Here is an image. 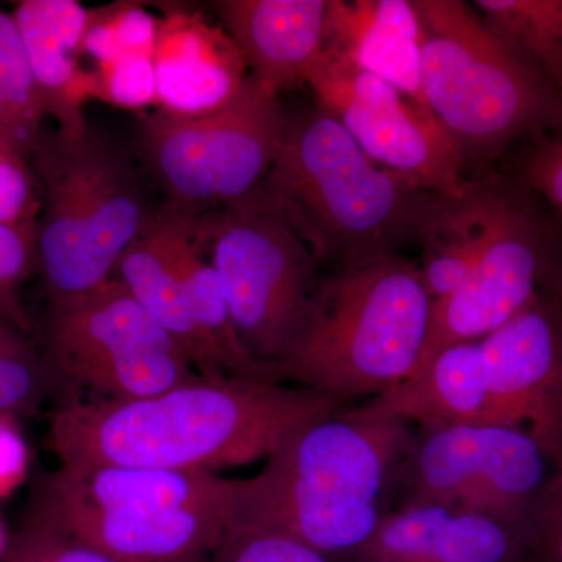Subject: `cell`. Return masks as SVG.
<instances>
[{"instance_id":"cell-1","label":"cell","mask_w":562,"mask_h":562,"mask_svg":"<svg viewBox=\"0 0 562 562\" xmlns=\"http://www.w3.org/2000/svg\"><path fill=\"white\" fill-rule=\"evenodd\" d=\"M308 387L203 376L154 397H65L50 422L60 464L210 472L271 458L306 425L344 408Z\"/></svg>"},{"instance_id":"cell-2","label":"cell","mask_w":562,"mask_h":562,"mask_svg":"<svg viewBox=\"0 0 562 562\" xmlns=\"http://www.w3.org/2000/svg\"><path fill=\"white\" fill-rule=\"evenodd\" d=\"M408 422L362 402L306 425L243 480L233 524L280 532L317 552L350 558L391 509Z\"/></svg>"},{"instance_id":"cell-3","label":"cell","mask_w":562,"mask_h":562,"mask_svg":"<svg viewBox=\"0 0 562 562\" xmlns=\"http://www.w3.org/2000/svg\"><path fill=\"white\" fill-rule=\"evenodd\" d=\"M241 487L210 472L60 464L33 483L22 522L113 562H211Z\"/></svg>"},{"instance_id":"cell-4","label":"cell","mask_w":562,"mask_h":562,"mask_svg":"<svg viewBox=\"0 0 562 562\" xmlns=\"http://www.w3.org/2000/svg\"><path fill=\"white\" fill-rule=\"evenodd\" d=\"M424 191L314 106L286 116L271 171L244 201L283 217L319 265H341L416 244Z\"/></svg>"},{"instance_id":"cell-5","label":"cell","mask_w":562,"mask_h":562,"mask_svg":"<svg viewBox=\"0 0 562 562\" xmlns=\"http://www.w3.org/2000/svg\"><path fill=\"white\" fill-rule=\"evenodd\" d=\"M431 306L419 265L401 254L341 262L322 280L312 321L272 380L344 405L376 397L416 369Z\"/></svg>"},{"instance_id":"cell-6","label":"cell","mask_w":562,"mask_h":562,"mask_svg":"<svg viewBox=\"0 0 562 562\" xmlns=\"http://www.w3.org/2000/svg\"><path fill=\"white\" fill-rule=\"evenodd\" d=\"M419 21L422 90L482 179L514 144L562 133V94L497 35L472 2L412 0Z\"/></svg>"},{"instance_id":"cell-7","label":"cell","mask_w":562,"mask_h":562,"mask_svg":"<svg viewBox=\"0 0 562 562\" xmlns=\"http://www.w3.org/2000/svg\"><path fill=\"white\" fill-rule=\"evenodd\" d=\"M31 165L43 194L40 272L55 305L113 279L154 213L132 155L91 125L81 135L41 128Z\"/></svg>"},{"instance_id":"cell-8","label":"cell","mask_w":562,"mask_h":562,"mask_svg":"<svg viewBox=\"0 0 562 562\" xmlns=\"http://www.w3.org/2000/svg\"><path fill=\"white\" fill-rule=\"evenodd\" d=\"M198 228L239 338L271 373L312 321L324 280L319 261L283 217L244 199L199 214Z\"/></svg>"},{"instance_id":"cell-9","label":"cell","mask_w":562,"mask_h":562,"mask_svg":"<svg viewBox=\"0 0 562 562\" xmlns=\"http://www.w3.org/2000/svg\"><path fill=\"white\" fill-rule=\"evenodd\" d=\"M557 472L525 428L419 425L394 473L391 508L449 506L531 530Z\"/></svg>"},{"instance_id":"cell-10","label":"cell","mask_w":562,"mask_h":562,"mask_svg":"<svg viewBox=\"0 0 562 562\" xmlns=\"http://www.w3.org/2000/svg\"><path fill=\"white\" fill-rule=\"evenodd\" d=\"M286 114L268 88L246 77L231 102L203 114L160 110L139 124V150L169 205L243 201L271 171Z\"/></svg>"},{"instance_id":"cell-11","label":"cell","mask_w":562,"mask_h":562,"mask_svg":"<svg viewBox=\"0 0 562 562\" xmlns=\"http://www.w3.org/2000/svg\"><path fill=\"white\" fill-rule=\"evenodd\" d=\"M44 355L66 397L85 391L99 401H138L201 375L116 279L49 305Z\"/></svg>"},{"instance_id":"cell-12","label":"cell","mask_w":562,"mask_h":562,"mask_svg":"<svg viewBox=\"0 0 562 562\" xmlns=\"http://www.w3.org/2000/svg\"><path fill=\"white\" fill-rule=\"evenodd\" d=\"M306 85L317 109L346 128L373 161L422 190L462 198L469 181L460 151L428 106L379 77L321 54Z\"/></svg>"},{"instance_id":"cell-13","label":"cell","mask_w":562,"mask_h":562,"mask_svg":"<svg viewBox=\"0 0 562 562\" xmlns=\"http://www.w3.org/2000/svg\"><path fill=\"white\" fill-rule=\"evenodd\" d=\"M558 244L528 191L514 181L512 198L471 277L449 297L432 302L416 369L446 347L486 338L524 312L538 297Z\"/></svg>"},{"instance_id":"cell-14","label":"cell","mask_w":562,"mask_h":562,"mask_svg":"<svg viewBox=\"0 0 562 562\" xmlns=\"http://www.w3.org/2000/svg\"><path fill=\"white\" fill-rule=\"evenodd\" d=\"M503 420L525 428L562 461V331L541 292L503 327L479 339Z\"/></svg>"},{"instance_id":"cell-15","label":"cell","mask_w":562,"mask_h":562,"mask_svg":"<svg viewBox=\"0 0 562 562\" xmlns=\"http://www.w3.org/2000/svg\"><path fill=\"white\" fill-rule=\"evenodd\" d=\"M530 528L439 505L394 506L349 562H525Z\"/></svg>"},{"instance_id":"cell-16","label":"cell","mask_w":562,"mask_h":562,"mask_svg":"<svg viewBox=\"0 0 562 562\" xmlns=\"http://www.w3.org/2000/svg\"><path fill=\"white\" fill-rule=\"evenodd\" d=\"M11 14L27 52L44 116L57 122L58 131L81 135L90 127L87 102L106 99L99 72H88L80 65L91 10L76 0H22Z\"/></svg>"},{"instance_id":"cell-17","label":"cell","mask_w":562,"mask_h":562,"mask_svg":"<svg viewBox=\"0 0 562 562\" xmlns=\"http://www.w3.org/2000/svg\"><path fill=\"white\" fill-rule=\"evenodd\" d=\"M213 7L262 87L280 95L306 83L324 50L328 0H222Z\"/></svg>"},{"instance_id":"cell-18","label":"cell","mask_w":562,"mask_h":562,"mask_svg":"<svg viewBox=\"0 0 562 562\" xmlns=\"http://www.w3.org/2000/svg\"><path fill=\"white\" fill-rule=\"evenodd\" d=\"M514 180L495 172L469 180L462 198L422 192L416 217V244L422 247V280L432 302L449 297L482 260Z\"/></svg>"},{"instance_id":"cell-19","label":"cell","mask_w":562,"mask_h":562,"mask_svg":"<svg viewBox=\"0 0 562 562\" xmlns=\"http://www.w3.org/2000/svg\"><path fill=\"white\" fill-rule=\"evenodd\" d=\"M154 69L162 110L191 116L231 102L247 77L241 52L224 29L173 9L158 25Z\"/></svg>"},{"instance_id":"cell-20","label":"cell","mask_w":562,"mask_h":562,"mask_svg":"<svg viewBox=\"0 0 562 562\" xmlns=\"http://www.w3.org/2000/svg\"><path fill=\"white\" fill-rule=\"evenodd\" d=\"M322 54L379 77L428 106L419 21L412 0H328Z\"/></svg>"},{"instance_id":"cell-21","label":"cell","mask_w":562,"mask_h":562,"mask_svg":"<svg viewBox=\"0 0 562 562\" xmlns=\"http://www.w3.org/2000/svg\"><path fill=\"white\" fill-rule=\"evenodd\" d=\"M366 403L417 427L506 425L487 382L479 341L439 350L408 379Z\"/></svg>"},{"instance_id":"cell-22","label":"cell","mask_w":562,"mask_h":562,"mask_svg":"<svg viewBox=\"0 0 562 562\" xmlns=\"http://www.w3.org/2000/svg\"><path fill=\"white\" fill-rule=\"evenodd\" d=\"M168 233L188 314L216 375L271 379L268 369L251 357L233 322L220 276L205 260L194 211L166 205L158 211Z\"/></svg>"},{"instance_id":"cell-23","label":"cell","mask_w":562,"mask_h":562,"mask_svg":"<svg viewBox=\"0 0 562 562\" xmlns=\"http://www.w3.org/2000/svg\"><path fill=\"white\" fill-rule=\"evenodd\" d=\"M113 279L120 280L139 305L179 342L201 375L220 376L211 368L209 355L192 327L168 233L158 211L143 235L117 261Z\"/></svg>"},{"instance_id":"cell-24","label":"cell","mask_w":562,"mask_h":562,"mask_svg":"<svg viewBox=\"0 0 562 562\" xmlns=\"http://www.w3.org/2000/svg\"><path fill=\"white\" fill-rule=\"evenodd\" d=\"M487 25L562 94V0H475Z\"/></svg>"},{"instance_id":"cell-25","label":"cell","mask_w":562,"mask_h":562,"mask_svg":"<svg viewBox=\"0 0 562 562\" xmlns=\"http://www.w3.org/2000/svg\"><path fill=\"white\" fill-rule=\"evenodd\" d=\"M61 386L31 333L0 319V420L40 413Z\"/></svg>"},{"instance_id":"cell-26","label":"cell","mask_w":562,"mask_h":562,"mask_svg":"<svg viewBox=\"0 0 562 562\" xmlns=\"http://www.w3.org/2000/svg\"><path fill=\"white\" fill-rule=\"evenodd\" d=\"M40 271L38 224H0V319L32 333L22 292Z\"/></svg>"},{"instance_id":"cell-27","label":"cell","mask_w":562,"mask_h":562,"mask_svg":"<svg viewBox=\"0 0 562 562\" xmlns=\"http://www.w3.org/2000/svg\"><path fill=\"white\" fill-rule=\"evenodd\" d=\"M0 94L33 131L43 128L44 111L27 52L13 14L0 9Z\"/></svg>"},{"instance_id":"cell-28","label":"cell","mask_w":562,"mask_h":562,"mask_svg":"<svg viewBox=\"0 0 562 562\" xmlns=\"http://www.w3.org/2000/svg\"><path fill=\"white\" fill-rule=\"evenodd\" d=\"M211 562H349L317 552L280 532L232 524Z\"/></svg>"},{"instance_id":"cell-29","label":"cell","mask_w":562,"mask_h":562,"mask_svg":"<svg viewBox=\"0 0 562 562\" xmlns=\"http://www.w3.org/2000/svg\"><path fill=\"white\" fill-rule=\"evenodd\" d=\"M41 209L43 194L31 160L0 140V224H38Z\"/></svg>"},{"instance_id":"cell-30","label":"cell","mask_w":562,"mask_h":562,"mask_svg":"<svg viewBox=\"0 0 562 562\" xmlns=\"http://www.w3.org/2000/svg\"><path fill=\"white\" fill-rule=\"evenodd\" d=\"M527 144L514 181L549 203L562 222V133L538 136Z\"/></svg>"},{"instance_id":"cell-31","label":"cell","mask_w":562,"mask_h":562,"mask_svg":"<svg viewBox=\"0 0 562 562\" xmlns=\"http://www.w3.org/2000/svg\"><path fill=\"white\" fill-rule=\"evenodd\" d=\"M0 562H113L57 532L22 522L0 547Z\"/></svg>"},{"instance_id":"cell-32","label":"cell","mask_w":562,"mask_h":562,"mask_svg":"<svg viewBox=\"0 0 562 562\" xmlns=\"http://www.w3.org/2000/svg\"><path fill=\"white\" fill-rule=\"evenodd\" d=\"M99 76L105 87L106 101L128 109H140L157 101L154 55L122 54L101 66Z\"/></svg>"},{"instance_id":"cell-33","label":"cell","mask_w":562,"mask_h":562,"mask_svg":"<svg viewBox=\"0 0 562 562\" xmlns=\"http://www.w3.org/2000/svg\"><path fill=\"white\" fill-rule=\"evenodd\" d=\"M525 562H562V461L532 522Z\"/></svg>"},{"instance_id":"cell-34","label":"cell","mask_w":562,"mask_h":562,"mask_svg":"<svg viewBox=\"0 0 562 562\" xmlns=\"http://www.w3.org/2000/svg\"><path fill=\"white\" fill-rule=\"evenodd\" d=\"M41 132V131H40ZM40 132L33 131L20 114L11 109L10 103L0 94V140L10 144L31 160L33 146Z\"/></svg>"},{"instance_id":"cell-35","label":"cell","mask_w":562,"mask_h":562,"mask_svg":"<svg viewBox=\"0 0 562 562\" xmlns=\"http://www.w3.org/2000/svg\"><path fill=\"white\" fill-rule=\"evenodd\" d=\"M539 292L552 306L562 331V246L558 244L542 273Z\"/></svg>"}]
</instances>
